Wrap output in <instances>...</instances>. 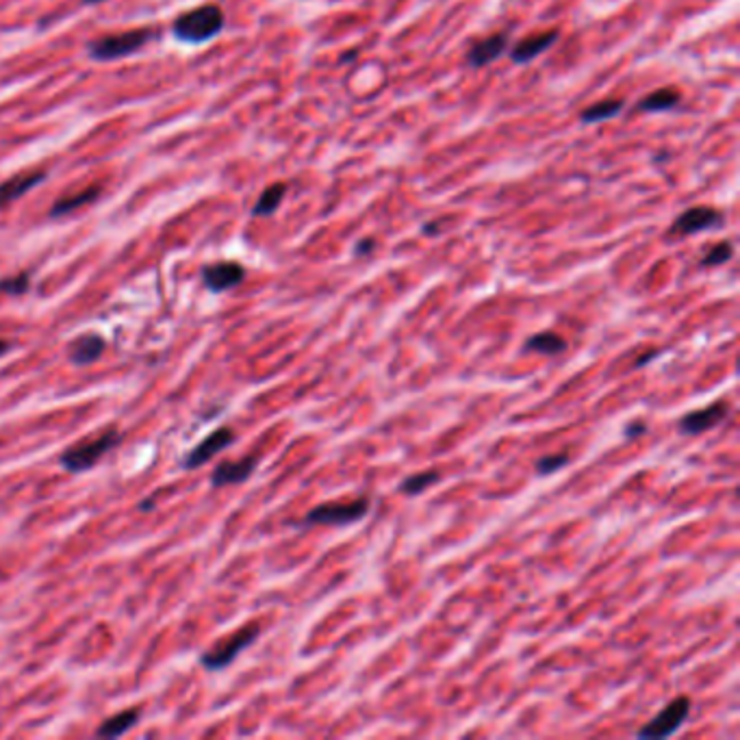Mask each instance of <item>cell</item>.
Segmentation results:
<instances>
[{
    "instance_id": "cell-1",
    "label": "cell",
    "mask_w": 740,
    "mask_h": 740,
    "mask_svg": "<svg viewBox=\"0 0 740 740\" xmlns=\"http://www.w3.org/2000/svg\"><path fill=\"white\" fill-rule=\"evenodd\" d=\"M224 24L226 18L220 5L207 3L178 15L172 24V33L185 44H204L218 37L224 31Z\"/></svg>"
},
{
    "instance_id": "cell-2",
    "label": "cell",
    "mask_w": 740,
    "mask_h": 740,
    "mask_svg": "<svg viewBox=\"0 0 740 740\" xmlns=\"http://www.w3.org/2000/svg\"><path fill=\"white\" fill-rule=\"evenodd\" d=\"M120 441H122L120 432L115 430V428H107V430L100 432V435L86 438V441L68 447L66 452L59 456L61 467L72 474L87 472V469L96 467V463L104 456V454L111 452L115 446H120Z\"/></svg>"
},
{
    "instance_id": "cell-3",
    "label": "cell",
    "mask_w": 740,
    "mask_h": 740,
    "mask_svg": "<svg viewBox=\"0 0 740 740\" xmlns=\"http://www.w3.org/2000/svg\"><path fill=\"white\" fill-rule=\"evenodd\" d=\"M152 37H155V31L150 29H131L124 31V33L103 35L98 40L89 41L87 55L94 61H118L144 49Z\"/></svg>"
},
{
    "instance_id": "cell-4",
    "label": "cell",
    "mask_w": 740,
    "mask_h": 740,
    "mask_svg": "<svg viewBox=\"0 0 740 740\" xmlns=\"http://www.w3.org/2000/svg\"><path fill=\"white\" fill-rule=\"evenodd\" d=\"M372 501L367 498H356L350 501H324L306 512L302 526H350V523L363 519L369 512Z\"/></svg>"
},
{
    "instance_id": "cell-5",
    "label": "cell",
    "mask_w": 740,
    "mask_h": 740,
    "mask_svg": "<svg viewBox=\"0 0 740 740\" xmlns=\"http://www.w3.org/2000/svg\"><path fill=\"white\" fill-rule=\"evenodd\" d=\"M258 634H261V626H258V623H248L241 630L232 632L230 636L224 638V641H220L215 647H211L209 652H204L200 663H203V667L209 671L226 669L243 649H248L257 641Z\"/></svg>"
},
{
    "instance_id": "cell-6",
    "label": "cell",
    "mask_w": 740,
    "mask_h": 740,
    "mask_svg": "<svg viewBox=\"0 0 740 740\" xmlns=\"http://www.w3.org/2000/svg\"><path fill=\"white\" fill-rule=\"evenodd\" d=\"M690 715L689 697H675L663 708L660 715H655L643 729H638V738H667L684 726L686 717Z\"/></svg>"
},
{
    "instance_id": "cell-7",
    "label": "cell",
    "mask_w": 740,
    "mask_h": 740,
    "mask_svg": "<svg viewBox=\"0 0 740 740\" xmlns=\"http://www.w3.org/2000/svg\"><path fill=\"white\" fill-rule=\"evenodd\" d=\"M246 280V267L237 261H218L203 267V283L209 292L221 293L239 287Z\"/></svg>"
},
{
    "instance_id": "cell-8",
    "label": "cell",
    "mask_w": 740,
    "mask_h": 740,
    "mask_svg": "<svg viewBox=\"0 0 740 740\" xmlns=\"http://www.w3.org/2000/svg\"><path fill=\"white\" fill-rule=\"evenodd\" d=\"M235 441V430L229 426H221L218 430H213L211 435H207L203 441L195 446L192 452L185 456V469H198L203 467L204 463H209L211 458L218 456L220 452H224L230 443Z\"/></svg>"
},
{
    "instance_id": "cell-9",
    "label": "cell",
    "mask_w": 740,
    "mask_h": 740,
    "mask_svg": "<svg viewBox=\"0 0 740 740\" xmlns=\"http://www.w3.org/2000/svg\"><path fill=\"white\" fill-rule=\"evenodd\" d=\"M723 224V215L712 207H690L671 226V235H697L704 230H715Z\"/></svg>"
},
{
    "instance_id": "cell-10",
    "label": "cell",
    "mask_w": 740,
    "mask_h": 740,
    "mask_svg": "<svg viewBox=\"0 0 740 740\" xmlns=\"http://www.w3.org/2000/svg\"><path fill=\"white\" fill-rule=\"evenodd\" d=\"M729 413V404L727 402H715V404L706 406V409L695 411V413L684 415L680 420V430L684 435H701V432L710 430L721 424Z\"/></svg>"
},
{
    "instance_id": "cell-11",
    "label": "cell",
    "mask_w": 740,
    "mask_h": 740,
    "mask_svg": "<svg viewBox=\"0 0 740 740\" xmlns=\"http://www.w3.org/2000/svg\"><path fill=\"white\" fill-rule=\"evenodd\" d=\"M509 49V31L501 33H493L484 40H478L467 52V66L469 68H486L493 61H498Z\"/></svg>"
},
{
    "instance_id": "cell-12",
    "label": "cell",
    "mask_w": 740,
    "mask_h": 740,
    "mask_svg": "<svg viewBox=\"0 0 740 740\" xmlns=\"http://www.w3.org/2000/svg\"><path fill=\"white\" fill-rule=\"evenodd\" d=\"M46 181V172L44 170H31V172H18L14 174L12 178L0 183V211L7 209L9 204H14L15 200H20L23 195H26L31 189L37 187Z\"/></svg>"
},
{
    "instance_id": "cell-13",
    "label": "cell",
    "mask_w": 740,
    "mask_h": 740,
    "mask_svg": "<svg viewBox=\"0 0 740 740\" xmlns=\"http://www.w3.org/2000/svg\"><path fill=\"white\" fill-rule=\"evenodd\" d=\"M556 40H558V31L556 29L523 37L521 41H517V44L510 49V59H512V63L526 66V63L537 59L538 55H543V52H546L549 46L556 44Z\"/></svg>"
},
{
    "instance_id": "cell-14",
    "label": "cell",
    "mask_w": 740,
    "mask_h": 740,
    "mask_svg": "<svg viewBox=\"0 0 740 740\" xmlns=\"http://www.w3.org/2000/svg\"><path fill=\"white\" fill-rule=\"evenodd\" d=\"M258 465L257 456H246L241 461H224L220 463L218 467L211 474V486L220 489V486H229V484H241L255 474Z\"/></svg>"
},
{
    "instance_id": "cell-15",
    "label": "cell",
    "mask_w": 740,
    "mask_h": 740,
    "mask_svg": "<svg viewBox=\"0 0 740 740\" xmlns=\"http://www.w3.org/2000/svg\"><path fill=\"white\" fill-rule=\"evenodd\" d=\"M107 350V341L96 332H86V335L74 337L70 346H68V358L77 367H86V365L98 361Z\"/></svg>"
},
{
    "instance_id": "cell-16",
    "label": "cell",
    "mask_w": 740,
    "mask_h": 740,
    "mask_svg": "<svg viewBox=\"0 0 740 740\" xmlns=\"http://www.w3.org/2000/svg\"><path fill=\"white\" fill-rule=\"evenodd\" d=\"M681 103V94L678 87H660L658 92L645 96L638 103V111L643 113H664V111L675 109Z\"/></svg>"
},
{
    "instance_id": "cell-17",
    "label": "cell",
    "mask_w": 740,
    "mask_h": 740,
    "mask_svg": "<svg viewBox=\"0 0 740 740\" xmlns=\"http://www.w3.org/2000/svg\"><path fill=\"white\" fill-rule=\"evenodd\" d=\"M141 710L140 708H129V710L118 712V715L109 717L107 721H103V726L96 729V736L100 738H118L122 734H126L129 729H133L140 721Z\"/></svg>"
},
{
    "instance_id": "cell-18",
    "label": "cell",
    "mask_w": 740,
    "mask_h": 740,
    "mask_svg": "<svg viewBox=\"0 0 740 740\" xmlns=\"http://www.w3.org/2000/svg\"><path fill=\"white\" fill-rule=\"evenodd\" d=\"M100 195V187H87L83 189V192L78 194H70V195H63L61 200H57L55 204L50 207V218H63V215H70L74 211H78L81 207H86V204L94 203Z\"/></svg>"
},
{
    "instance_id": "cell-19",
    "label": "cell",
    "mask_w": 740,
    "mask_h": 740,
    "mask_svg": "<svg viewBox=\"0 0 740 740\" xmlns=\"http://www.w3.org/2000/svg\"><path fill=\"white\" fill-rule=\"evenodd\" d=\"M623 107H626V100L621 98L600 100V103H593L591 107H586L582 113H580V120H582L584 124H597V122L617 118L623 111Z\"/></svg>"
},
{
    "instance_id": "cell-20",
    "label": "cell",
    "mask_w": 740,
    "mask_h": 740,
    "mask_svg": "<svg viewBox=\"0 0 740 740\" xmlns=\"http://www.w3.org/2000/svg\"><path fill=\"white\" fill-rule=\"evenodd\" d=\"M284 194H287V185L284 183H274L269 187L263 189V194L258 195L257 204L252 207V215L255 218H269L274 215L280 207V203L284 200Z\"/></svg>"
},
{
    "instance_id": "cell-21",
    "label": "cell",
    "mask_w": 740,
    "mask_h": 740,
    "mask_svg": "<svg viewBox=\"0 0 740 740\" xmlns=\"http://www.w3.org/2000/svg\"><path fill=\"white\" fill-rule=\"evenodd\" d=\"M526 347L538 354H546V356H556V354H563L567 350V341L556 335V332H538V335H532L526 341Z\"/></svg>"
},
{
    "instance_id": "cell-22",
    "label": "cell",
    "mask_w": 740,
    "mask_h": 740,
    "mask_svg": "<svg viewBox=\"0 0 740 740\" xmlns=\"http://www.w3.org/2000/svg\"><path fill=\"white\" fill-rule=\"evenodd\" d=\"M438 480H441V474L435 472V469H430V472H421V474H415V475H409V478L404 480V483L400 484V491L406 495H421L428 486L437 484Z\"/></svg>"
},
{
    "instance_id": "cell-23",
    "label": "cell",
    "mask_w": 740,
    "mask_h": 740,
    "mask_svg": "<svg viewBox=\"0 0 740 740\" xmlns=\"http://www.w3.org/2000/svg\"><path fill=\"white\" fill-rule=\"evenodd\" d=\"M31 287V274L29 272H20L14 274V276L0 278V293L7 295H24Z\"/></svg>"
},
{
    "instance_id": "cell-24",
    "label": "cell",
    "mask_w": 740,
    "mask_h": 740,
    "mask_svg": "<svg viewBox=\"0 0 740 740\" xmlns=\"http://www.w3.org/2000/svg\"><path fill=\"white\" fill-rule=\"evenodd\" d=\"M734 257V246L729 241H721L717 243V246L710 248V252L701 258V266L704 267H717V266H723V263H727L729 258Z\"/></svg>"
},
{
    "instance_id": "cell-25",
    "label": "cell",
    "mask_w": 740,
    "mask_h": 740,
    "mask_svg": "<svg viewBox=\"0 0 740 740\" xmlns=\"http://www.w3.org/2000/svg\"><path fill=\"white\" fill-rule=\"evenodd\" d=\"M567 463H569L567 454H554V456H543L541 461L537 463V472L541 475L554 474V472H558V469H563Z\"/></svg>"
},
{
    "instance_id": "cell-26",
    "label": "cell",
    "mask_w": 740,
    "mask_h": 740,
    "mask_svg": "<svg viewBox=\"0 0 740 740\" xmlns=\"http://www.w3.org/2000/svg\"><path fill=\"white\" fill-rule=\"evenodd\" d=\"M374 248H376V241H374V239H363V241L356 243V248H354V252H356L358 257H365V255H369V252H372Z\"/></svg>"
},
{
    "instance_id": "cell-27",
    "label": "cell",
    "mask_w": 740,
    "mask_h": 740,
    "mask_svg": "<svg viewBox=\"0 0 740 740\" xmlns=\"http://www.w3.org/2000/svg\"><path fill=\"white\" fill-rule=\"evenodd\" d=\"M645 432V424L643 421H638V424H630L626 430V437H634V435H643Z\"/></svg>"
},
{
    "instance_id": "cell-28",
    "label": "cell",
    "mask_w": 740,
    "mask_h": 740,
    "mask_svg": "<svg viewBox=\"0 0 740 740\" xmlns=\"http://www.w3.org/2000/svg\"><path fill=\"white\" fill-rule=\"evenodd\" d=\"M9 350H12V343L0 339V356H3V354H7Z\"/></svg>"
},
{
    "instance_id": "cell-29",
    "label": "cell",
    "mask_w": 740,
    "mask_h": 740,
    "mask_svg": "<svg viewBox=\"0 0 740 740\" xmlns=\"http://www.w3.org/2000/svg\"><path fill=\"white\" fill-rule=\"evenodd\" d=\"M155 509V498H150L148 501H144V504H140V510H152Z\"/></svg>"
},
{
    "instance_id": "cell-30",
    "label": "cell",
    "mask_w": 740,
    "mask_h": 740,
    "mask_svg": "<svg viewBox=\"0 0 740 740\" xmlns=\"http://www.w3.org/2000/svg\"><path fill=\"white\" fill-rule=\"evenodd\" d=\"M356 59V50H350L347 52V57H343V61H354Z\"/></svg>"
},
{
    "instance_id": "cell-31",
    "label": "cell",
    "mask_w": 740,
    "mask_h": 740,
    "mask_svg": "<svg viewBox=\"0 0 740 740\" xmlns=\"http://www.w3.org/2000/svg\"><path fill=\"white\" fill-rule=\"evenodd\" d=\"M86 5H98V3H104V0H83Z\"/></svg>"
}]
</instances>
